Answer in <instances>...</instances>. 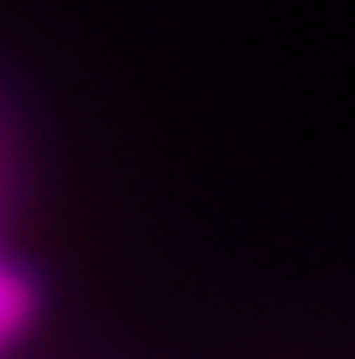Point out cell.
<instances>
[{"label": "cell", "mask_w": 355, "mask_h": 359, "mask_svg": "<svg viewBox=\"0 0 355 359\" xmlns=\"http://www.w3.org/2000/svg\"><path fill=\"white\" fill-rule=\"evenodd\" d=\"M34 317V287L13 265H0V351H5Z\"/></svg>", "instance_id": "obj_1"}]
</instances>
